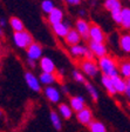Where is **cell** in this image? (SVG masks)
Instances as JSON below:
<instances>
[{
  "mask_svg": "<svg viewBox=\"0 0 130 132\" xmlns=\"http://www.w3.org/2000/svg\"><path fill=\"white\" fill-rule=\"evenodd\" d=\"M41 8H42V11L47 14H51L53 12V10L55 8L54 4L52 0H43L42 4H41Z\"/></svg>",
  "mask_w": 130,
  "mask_h": 132,
  "instance_id": "obj_28",
  "label": "cell"
},
{
  "mask_svg": "<svg viewBox=\"0 0 130 132\" xmlns=\"http://www.w3.org/2000/svg\"><path fill=\"white\" fill-rule=\"evenodd\" d=\"M111 16H113L115 22L122 24V10H116V11L111 12Z\"/></svg>",
  "mask_w": 130,
  "mask_h": 132,
  "instance_id": "obj_30",
  "label": "cell"
},
{
  "mask_svg": "<svg viewBox=\"0 0 130 132\" xmlns=\"http://www.w3.org/2000/svg\"><path fill=\"white\" fill-rule=\"evenodd\" d=\"M121 25L127 30H130V8L122 10V24Z\"/></svg>",
  "mask_w": 130,
  "mask_h": 132,
  "instance_id": "obj_24",
  "label": "cell"
},
{
  "mask_svg": "<svg viewBox=\"0 0 130 132\" xmlns=\"http://www.w3.org/2000/svg\"><path fill=\"white\" fill-rule=\"evenodd\" d=\"M39 80H40L41 84H45V85H51L53 82L56 80V77H55V74L53 73H41L40 77H39Z\"/></svg>",
  "mask_w": 130,
  "mask_h": 132,
  "instance_id": "obj_22",
  "label": "cell"
},
{
  "mask_svg": "<svg viewBox=\"0 0 130 132\" xmlns=\"http://www.w3.org/2000/svg\"><path fill=\"white\" fill-rule=\"evenodd\" d=\"M89 48L92 50V52L95 54V57H97L98 59H101V58H103V57H107V48H106V46H104V44L90 41Z\"/></svg>",
  "mask_w": 130,
  "mask_h": 132,
  "instance_id": "obj_6",
  "label": "cell"
},
{
  "mask_svg": "<svg viewBox=\"0 0 130 132\" xmlns=\"http://www.w3.org/2000/svg\"><path fill=\"white\" fill-rule=\"evenodd\" d=\"M119 45L121 48L127 53H130V34H124L119 39Z\"/></svg>",
  "mask_w": 130,
  "mask_h": 132,
  "instance_id": "obj_25",
  "label": "cell"
},
{
  "mask_svg": "<svg viewBox=\"0 0 130 132\" xmlns=\"http://www.w3.org/2000/svg\"><path fill=\"white\" fill-rule=\"evenodd\" d=\"M86 88H87V91L90 93L92 98L94 99L95 102H97L98 100V93H97V91H96V88H95L94 86H93L90 82H88V81H86Z\"/></svg>",
  "mask_w": 130,
  "mask_h": 132,
  "instance_id": "obj_29",
  "label": "cell"
},
{
  "mask_svg": "<svg viewBox=\"0 0 130 132\" xmlns=\"http://www.w3.org/2000/svg\"><path fill=\"white\" fill-rule=\"evenodd\" d=\"M13 40L15 43V45L20 48H26L29 47L33 44V38L31 36V33H28L27 31H22V32L14 33Z\"/></svg>",
  "mask_w": 130,
  "mask_h": 132,
  "instance_id": "obj_2",
  "label": "cell"
},
{
  "mask_svg": "<svg viewBox=\"0 0 130 132\" xmlns=\"http://www.w3.org/2000/svg\"><path fill=\"white\" fill-rule=\"evenodd\" d=\"M125 82H127V86H128V87H130V78H128V79L125 80Z\"/></svg>",
  "mask_w": 130,
  "mask_h": 132,
  "instance_id": "obj_36",
  "label": "cell"
},
{
  "mask_svg": "<svg viewBox=\"0 0 130 132\" xmlns=\"http://www.w3.org/2000/svg\"><path fill=\"white\" fill-rule=\"evenodd\" d=\"M51 121H52L53 127L56 131H61V129H62V121H61L60 116L55 111H51Z\"/></svg>",
  "mask_w": 130,
  "mask_h": 132,
  "instance_id": "obj_20",
  "label": "cell"
},
{
  "mask_svg": "<svg viewBox=\"0 0 130 132\" xmlns=\"http://www.w3.org/2000/svg\"><path fill=\"white\" fill-rule=\"evenodd\" d=\"M68 4H71V5H77V4H80V1L81 0H66Z\"/></svg>",
  "mask_w": 130,
  "mask_h": 132,
  "instance_id": "obj_33",
  "label": "cell"
},
{
  "mask_svg": "<svg viewBox=\"0 0 130 132\" xmlns=\"http://www.w3.org/2000/svg\"><path fill=\"white\" fill-rule=\"evenodd\" d=\"M53 30H54V32L56 33L59 37L66 38L68 32H69L72 28H69V24H68V22H60V24H56L53 26Z\"/></svg>",
  "mask_w": 130,
  "mask_h": 132,
  "instance_id": "obj_15",
  "label": "cell"
},
{
  "mask_svg": "<svg viewBox=\"0 0 130 132\" xmlns=\"http://www.w3.org/2000/svg\"><path fill=\"white\" fill-rule=\"evenodd\" d=\"M45 96L47 97L49 102L52 103H59L60 102V92L54 87V86H47L45 88Z\"/></svg>",
  "mask_w": 130,
  "mask_h": 132,
  "instance_id": "obj_13",
  "label": "cell"
},
{
  "mask_svg": "<svg viewBox=\"0 0 130 132\" xmlns=\"http://www.w3.org/2000/svg\"><path fill=\"white\" fill-rule=\"evenodd\" d=\"M76 31L81 34V37H83L84 39H89V30L90 25L83 19H79L76 21Z\"/></svg>",
  "mask_w": 130,
  "mask_h": 132,
  "instance_id": "obj_10",
  "label": "cell"
},
{
  "mask_svg": "<svg viewBox=\"0 0 130 132\" xmlns=\"http://www.w3.org/2000/svg\"><path fill=\"white\" fill-rule=\"evenodd\" d=\"M73 78L76 80V81H79V82H83L84 81L83 74H82L81 72H79V71H74L73 72Z\"/></svg>",
  "mask_w": 130,
  "mask_h": 132,
  "instance_id": "obj_31",
  "label": "cell"
},
{
  "mask_svg": "<svg viewBox=\"0 0 130 132\" xmlns=\"http://www.w3.org/2000/svg\"><path fill=\"white\" fill-rule=\"evenodd\" d=\"M27 63L31 67H35V60H32V59H28L27 58Z\"/></svg>",
  "mask_w": 130,
  "mask_h": 132,
  "instance_id": "obj_34",
  "label": "cell"
},
{
  "mask_svg": "<svg viewBox=\"0 0 130 132\" xmlns=\"http://www.w3.org/2000/svg\"><path fill=\"white\" fill-rule=\"evenodd\" d=\"M82 71L89 76V77H95L96 74L98 73V66L97 64H95L94 61H89V60H84L83 63L81 64Z\"/></svg>",
  "mask_w": 130,
  "mask_h": 132,
  "instance_id": "obj_7",
  "label": "cell"
},
{
  "mask_svg": "<svg viewBox=\"0 0 130 132\" xmlns=\"http://www.w3.org/2000/svg\"><path fill=\"white\" fill-rule=\"evenodd\" d=\"M98 67L101 69V71L104 73V76L113 78L118 76V70L116 67L115 61L111 59L110 57H103L101 59H98Z\"/></svg>",
  "mask_w": 130,
  "mask_h": 132,
  "instance_id": "obj_1",
  "label": "cell"
},
{
  "mask_svg": "<svg viewBox=\"0 0 130 132\" xmlns=\"http://www.w3.org/2000/svg\"><path fill=\"white\" fill-rule=\"evenodd\" d=\"M71 107L73 109V111L75 112H80L82 111L83 109H86V105H84V98L81 96H75V97H72L71 100Z\"/></svg>",
  "mask_w": 130,
  "mask_h": 132,
  "instance_id": "obj_11",
  "label": "cell"
},
{
  "mask_svg": "<svg viewBox=\"0 0 130 132\" xmlns=\"http://www.w3.org/2000/svg\"><path fill=\"white\" fill-rule=\"evenodd\" d=\"M88 127H89L90 132H108L107 131V127L104 126V124H102L98 120H93L92 124Z\"/></svg>",
  "mask_w": 130,
  "mask_h": 132,
  "instance_id": "obj_23",
  "label": "cell"
},
{
  "mask_svg": "<svg viewBox=\"0 0 130 132\" xmlns=\"http://www.w3.org/2000/svg\"><path fill=\"white\" fill-rule=\"evenodd\" d=\"M101 81H102L104 88H106V90L109 92V94L117 93L116 90H115V87H114V84H113V79H111L110 77H108V76H104V74H103L102 78H101Z\"/></svg>",
  "mask_w": 130,
  "mask_h": 132,
  "instance_id": "obj_18",
  "label": "cell"
},
{
  "mask_svg": "<svg viewBox=\"0 0 130 132\" xmlns=\"http://www.w3.org/2000/svg\"><path fill=\"white\" fill-rule=\"evenodd\" d=\"M113 84H114V87L116 90V92H119V93H125V90H127V82L125 80H123L119 76H116V77H113Z\"/></svg>",
  "mask_w": 130,
  "mask_h": 132,
  "instance_id": "obj_16",
  "label": "cell"
},
{
  "mask_svg": "<svg viewBox=\"0 0 130 132\" xmlns=\"http://www.w3.org/2000/svg\"><path fill=\"white\" fill-rule=\"evenodd\" d=\"M48 21L51 22L52 26H54L56 24L63 22V12L60 8L55 7L51 14H48Z\"/></svg>",
  "mask_w": 130,
  "mask_h": 132,
  "instance_id": "obj_12",
  "label": "cell"
},
{
  "mask_svg": "<svg viewBox=\"0 0 130 132\" xmlns=\"http://www.w3.org/2000/svg\"><path fill=\"white\" fill-rule=\"evenodd\" d=\"M89 39H90V41H95V43H101V44L104 43L106 37H104V33L101 30L100 26H97V25H95V24L90 25Z\"/></svg>",
  "mask_w": 130,
  "mask_h": 132,
  "instance_id": "obj_3",
  "label": "cell"
},
{
  "mask_svg": "<svg viewBox=\"0 0 130 132\" xmlns=\"http://www.w3.org/2000/svg\"><path fill=\"white\" fill-rule=\"evenodd\" d=\"M95 54L92 52V50L88 47L86 51V54H84V58H86V60H89V61H93V59H94Z\"/></svg>",
  "mask_w": 130,
  "mask_h": 132,
  "instance_id": "obj_32",
  "label": "cell"
},
{
  "mask_svg": "<svg viewBox=\"0 0 130 132\" xmlns=\"http://www.w3.org/2000/svg\"><path fill=\"white\" fill-rule=\"evenodd\" d=\"M40 67L43 73H53L55 72V64L48 57H43L40 60Z\"/></svg>",
  "mask_w": 130,
  "mask_h": 132,
  "instance_id": "obj_9",
  "label": "cell"
},
{
  "mask_svg": "<svg viewBox=\"0 0 130 132\" xmlns=\"http://www.w3.org/2000/svg\"><path fill=\"white\" fill-rule=\"evenodd\" d=\"M104 7H106V10H108L110 13L116 11V10H123V8L121 7V1H119V0H106Z\"/></svg>",
  "mask_w": 130,
  "mask_h": 132,
  "instance_id": "obj_21",
  "label": "cell"
},
{
  "mask_svg": "<svg viewBox=\"0 0 130 132\" xmlns=\"http://www.w3.org/2000/svg\"><path fill=\"white\" fill-rule=\"evenodd\" d=\"M59 112L63 119H71L72 116H73V109L71 107V105L62 103V104L59 105Z\"/></svg>",
  "mask_w": 130,
  "mask_h": 132,
  "instance_id": "obj_17",
  "label": "cell"
},
{
  "mask_svg": "<svg viewBox=\"0 0 130 132\" xmlns=\"http://www.w3.org/2000/svg\"><path fill=\"white\" fill-rule=\"evenodd\" d=\"M25 80H26V84L29 86V88H32L33 91H35V92H40L41 91L40 80H39L33 73L26 72V73H25Z\"/></svg>",
  "mask_w": 130,
  "mask_h": 132,
  "instance_id": "obj_4",
  "label": "cell"
},
{
  "mask_svg": "<svg viewBox=\"0 0 130 132\" xmlns=\"http://www.w3.org/2000/svg\"><path fill=\"white\" fill-rule=\"evenodd\" d=\"M87 51V47L81 46V45H75L71 48V53L74 57H84Z\"/></svg>",
  "mask_w": 130,
  "mask_h": 132,
  "instance_id": "obj_26",
  "label": "cell"
},
{
  "mask_svg": "<svg viewBox=\"0 0 130 132\" xmlns=\"http://www.w3.org/2000/svg\"><path fill=\"white\" fill-rule=\"evenodd\" d=\"M9 25H11V27L13 28L14 33H18V32H22V31H25L24 22H22L19 18H16V16H12L11 19H9Z\"/></svg>",
  "mask_w": 130,
  "mask_h": 132,
  "instance_id": "obj_19",
  "label": "cell"
},
{
  "mask_svg": "<svg viewBox=\"0 0 130 132\" xmlns=\"http://www.w3.org/2000/svg\"><path fill=\"white\" fill-rule=\"evenodd\" d=\"M42 54V47L40 44L38 43H33L29 47L27 48V55L28 59H32V60H36L41 57Z\"/></svg>",
  "mask_w": 130,
  "mask_h": 132,
  "instance_id": "obj_8",
  "label": "cell"
},
{
  "mask_svg": "<svg viewBox=\"0 0 130 132\" xmlns=\"http://www.w3.org/2000/svg\"><path fill=\"white\" fill-rule=\"evenodd\" d=\"M76 118H77V121H79V123L89 126L93 121V112L88 109V107H86V109H83L82 111L76 113Z\"/></svg>",
  "mask_w": 130,
  "mask_h": 132,
  "instance_id": "obj_5",
  "label": "cell"
},
{
  "mask_svg": "<svg viewBox=\"0 0 130 132\" xmlns=\"http://www.w3.org/2000/svg\"><path fill=\"white\" fill-rule=\"evenodd\" d=\"M0 25H1V26H3V27H4V26H5V20H4V19H1V21H0Z\"/></svg>",
  "mask_w": 130,
  "mask_h": 132,
  "instance_id": "obj_37",
  "label": "cell"
},
{
  "mask_svg": "<svg viewBox=\"0 0 130 132\" xmlns=\"http://www.w3.org/2000/svg\"><path fill=\"white\" fill-rule=\"evenodd\" d=\"M125 94L128 96V98H129V100H130V87H127V90H125Z\"/></svg>",
  "mask_w": 130,
  "mask_h": 132,
  "instance_id": "obj_35",
  "label": "cell"
},
{
  "mask_svg": "<svg viewBox=\"0 0 130 132\" xmlns=\"http://www.w3.org/2000/svg\"><path fill=\"white\" fill-rule=\"evenodd\" d=\"M119 72L125 79L130 78V61H123L119 64Z\"/></svg>",
  "mask_w": 130,
  "mask_h": 132,
  "instance_id": "obj_27",
  "label": "cell"
},
{
  "mask_svg": "<svg viewBox=\"0 0 130 132\" xmlns=\"http://www.w3.org/2000/svg\"><path fill=\"white\" fill-rule=\"evenodd\" d=\"M65 40L68 45H71V46L73 47V46H75V45H79L80 40H81V34L76 30H71L68 32L67 37L65 38Z\"/></svg>",
  "mask_w": 130,
  "mask_h": 132,
  "instance_id": "obj_14",
  "label": "cell"
}]
</instances>
